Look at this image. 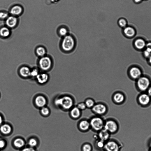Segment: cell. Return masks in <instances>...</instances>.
Segmentation results:
<instances>
[{"label":"cell","mask_w":151,"mask_h":151,"mask_svg":"<svg viewBox=\"0 0 151 151\" xmlns=\"http://www.w3.org/2000/svg\"><path fill=\"white\" fill-rule=\"evenodd\" d=\"M55 103L57 105L62 107L64 110H69L73 107L74 101L71 97L65 96L56 100Z\"/></svg>","instance_id":"6da1fadb"},{"label":"cell","mask_w":151,"mask_h":151,"mask_svg":"<svg viewBox=\"0 0 151 151\" xmlns=\"http://www.w3.org/2000/svg\"><path fill=\"white\" fill-rule=\"evenodd\" d=\"M76 42L73 37L71 35H67L64 37L62 43V47L64 51L69 52L75 48Z\"/></svg>","instance_id":"7a4b0ae2"},{"label":"cell","mask_w":151,"mask_h":151,"mask_svg":"<svg viewBox=\"0 0 151 151\" xmlns=\"http://www.w3.org/2000/svg\"><path fill=\"white\" fill-rule=\"evenodd\" d=\"M89 122L91 128L94 131L99 132L104 129L105 122L100 117H94Z\"/></svg>","instance_id":"3957f363"},{"label":"cell","mask_w":151,"mask_h":151,"mask_svg":"<svg viewBox=\"0 0 151 151\" xmlns=\"http://www.w3.org/2000/svg\"><path fill=\"white\" fill-rule=\"evenodd\" d=\"M149 79L145 77H141L137 80V84L139 89L142 91L148 89L150 85Z\"/></svg>","instance_id":"277c9868"},{"label":"cell","mask_w":151,"mask_h":151,"mask_svg":"<svg viewBox=\"0 0 151 151\" xmlns=\"http://www.w3.org/2000/svg\"><path fill=\"white\" fill-rule=\"evenodd\" d=\"M104 129L110 134L115 133L118 129V126L114 120H109L105 122Z\"/></svg>","instance_id":"5b68a950"},{"label":"cell","mask_w":151,"mask_h":151,"mask_svg":"<svg viewBox=\"0 0 151 151\" xmlns=\"http://www.w3.org/2000/svg\"><path fill=\"white\" fill-rule=\"evenodd\" d=\"M92 109L94 113L98 115L105 114L107 111V107L102 103L95 104Z\"/></svg>","instance_id":"8992f818"},{"label":"cell","mask_w":151,"mask_h":151,"mask_svg":"<svg viewBox=\"0 0 151 151\" xmlns=\"http://www.w3.org/2000/svg\"><path fill=\"white\" fill-rule=\"evenodd\" d=\"M40 68L44 71L48 70L51 67L52 62L51 59L47 57H42L39 62Z\"/></svg>","instance_id":"52a82bcc"},{"label":"cell","mask_w":151,"mask_h":151,"mask_svg":"<svg viewBox=\"0 0 151 151\" xmlns=\"http://www.w3.org/2000/svg\"><path fill=\"white\" fill-rule=\"evenodd\" d=\"M104 148L106 151H119V150L118 144L112 140H108L106 142Z\"/></svg>","instance_id":"ba28073f"},{"label":"cell","mask_w":151,"mask_h":151,"mask_svg":"<svg viewBox=\"0 0 151 151\" xmlns=\"http://www.w3.org/2000/svg\"><path fill=\"white\" fill-rule=\"evenodd\" d=\"M129 74L132 79L138 80L141 77L142 72L141 70L138 67H133L130 69Z\"/></svg>","instance_id":"9c48e42d"},{"label":"cell","mask_w":151,"mask_h":151,"mask_svg":"<svg viewBox=\"0 0 151 151\" xmlns=\"http://www.w3.org/2000/svg\"><path fill=\"white\" fill-rule=\"evenodd\" d=\"M110 134L108 131L104 129L99 132L97 136L99 139L106 143L109 140Z\"/></svg>","instance_id":"30bf717a"},{"label":"cell","mask_w":151,"mask_h":151,"mask_svg":"<svg viewBox=\"0 0 151 151\" xmlns=\"http://www.w3.org/2000/svg\"><path fill=\"white\" fill-rule=\"evenodd\" d=\"M79 129L82 131H87L91 128L89 121L86 120L80 121L78 124Z\"/></svg>","instance_id":"8fae6325"},{"label":"cell","mask_w":151,"mask_h":151,"mask_svg":"<svg viewBox=\"0 0 151 151\" xmlns=\"http://www.w3.org/2000/svg\"><path fill=\"white\" fill-rule=\"evenodd\" d=\"M81 111L77 107H73L71 110L70 114L73 119H78L81 115Z\"/></svg>","instance_id":"7c38bea8"},{"label":"cell","mask_w":151,"mask_h":151,"mask_svg":"<svg viewBox=\"0 0 151 151\" xmlns=\"http://www.w3.org/2000/svg\"><path fill=\"white\" fill-rule=\"evenodd\" d=\"M150 98L149 96L144 94L141 95L139 97V101L140 103L143 105H146L150 102Z\"/></svg>","instance_id":"4fadbf2b"},{"label":"cell","mask_w":151,"mask_h":151,"mask_svg":"<svg viewBox=\"0 0 151 151\" xmlns=\"http://www.w3.org/2000/svg\"><path fill=\"white\" fill-rule=\"evenodd\" d=\"M35 103L37 106L39 107H43L46 103L45 98L43 96H39L35 99Z\"/></svg>","instance_id":"5bb4252c"},{"label":"cell","mask_w":151,"mask_h":151,"mask_svg":"<svg viewBox=\"0 0 151 151\" xmlns=\"http://www.w3.org/2000/svg\"><path fill=\"white\" fill-rule=\"evenodd\" d=\"M17 19L14 16H10L7 18L6 24L9 27L13 28L15 27L17 23Z\"/></svg>","instance_id":"9a60e30c"},{"label":"cell","mask_w":151,"mask_h":151,"mask_svg":"<svg viewBox=\"0 0 151 151\" xmlns=\"http://www.w3.org/2000/svg\"><path fill=\"white\" fill-rule=\"evenodd\" d=\"M134 44L135 46L137 49L142 50L145 47L146 43L143 39L139 38L135 40Z\"/></svg>","instance_id":"2e32d148"},{"label":"cell","mask_w":151,"mask_h":151,"mask_svg":"<svg viewBox=\"0 0 151 151\" xmlns=\"http://www.w3.org/2000/svg\"><path fill=\"white\" fill-rule=\"evenodd\" d=\"M125 35L129 37H132L136 34V31L133 28L128 27H125L123 30Z\"/></svg>","instance_id":"e0dca14e"},{"label":"cell","mask_w":151,"mask_h":151,"mask_svg":"<svg viewBox=\"0 0 151 151\" xmlns=\"http://www.w3.org/2000/svg\"><path fill=\"white\" fill-rule=\"evenodd\" d=\"M36 78L38 82L41 84L46 83L48 79V75L45 73H39Z\"/></svg>","instance_id":"ac0fdd59"},{"label":"cell","mask_w":151,"mask_h":151,"mask_svg":"<svg viewBox=\"0 0 151 151\" xmlns=\"http://www.w3.org/2000/svg\"><path fill=\"white\" fill-rule=\"evenodd\" d=\"M31 71L30 69L27 66L21 67L20 70V75L23 77L27 78L30 76Z\"/></svg>","instance_id":"d6986e66"},{"label":"cell","mask_w":151,"mask_h":151,"mask_svg":"<svg viewBox=\"0 0 151 151\" xmlns=\"http://www.w3.org/2000/svg\"><path fill=\"white\" fill-rule=\"evenodd\" d=\"M123 94L120 93H116L113 96V99L115 103H119L122 102L124 100Z\"/></svg>","instance_id":"ffe728a7"},{"label":"cell","mask_w":151,"mask_h":151,"mask_svg":"<svg viewBox=\"0 0 151 151\" xmlns=\"http://www.w3.org/2000/svg\"><path fill=\"white\" fill-rule=\"evenodd\" d=\"M0 131L3 134H8L11 131L12 128L8 124H4L0 128Z\"/></svg>","instance_id":"44dd1931"},{"label":"cell","mask_w":151,"mask_h":151,"mask_svg":"<svg viewBox=\"0 0 151 151\" xmlns=\"http://www.w3.org/2000/svg\"><path fill=\"white\" fill-rule=\"evenodd\" d=\"M22 11V9L21 7L18 6H16L12 8L10 13L13 15H17L20 14Z\"/></svg>","instance_id":"7402d4cb"},{"label":"cell","mask_w":151,"mask_h":151,"mask_svg":"<svg viewBox=\"0 0 151 151\" xmlns=\"http://www.w3.org/2000/svg\"><path fill=\"white\" fill-rule=\"evenodd\" d=\"M24 141L22 139L18 138L15 139L14 142V144L16 148H20L24 145Z\"/></svg>","instance_id":"603a6c76"},{"label":"cell","mask_w":151,"mask_h":151,"mask_svg":"<svg viewBox=\"0 0 151 151\" xmlns=\"http://www.w3.org/2000/svg\"><path fill=\"white\" fill-rule=\"evenodd\" d=\"M10 34V30L7 27H3L0 30V35L3 37H8Z\"/></svg>","instance_id":"cb8c5ba5"},{"label":"cell","mask_w":151,"mask_h":151,"mask_svg":"<svg viewBox=\"0 0 151 151\" xmlns=\"http://www.w3.org/2000/svg\"><path fill=\"white\" fill-rule=\"evenodd\" d=\"M36 52L38 56L43 57L45 56L46 53V51L44 48L42 47H40L36 49Z\"/></svg>","instance_id":"d4e9b609"},{"label":"cell","mask_w":151,"mask_h":151,"mask_svg":"<svg viewBox=\"0 0 151 151\" xmlns=\"http://www.w3.org/2000/svg\"><path fill=\"white\" fill-rule=\"evenodd\" d=\"M85 103L87 108H92L95 104L94 100L90 98L86 100Z\"/></svg>","instance_id":"484cf974"},{"label":"cell","mask_w":151,"mask_h":151,"mask_svg":"<svg viewBox=\"0 0 151 151\" xmlns=\"http://www.w3.org/2000/svg\"><path fill=\"white\" fill-rule=\"evenodd\" d=\"M96 140L95 145L97 148L99 149L104 148L106 143L99 139Z\"/></svg>","instance_id":"4316f807"},{"label":"cell","mask_w":151,"mask_h":151,"mask_svg":"<svg viewBox=\"0 0 151 151\" xmlns=\"http://www.w3.org/2000/svg\"><path fill=\"white\" fill-rule=\"evenodd\" d=\"M118 24L120 27L122 28H125L127 27V22L125 19L121 18L119 20Z\"/></svg>","instance_id":"83f0119b"},{"label":"cell","mask_w":151,"mask_h":151,"mask_svg":"<svg viewBox=\"0 0 151 151\" xmlns=\"http://www.w3.org/2000/svg\"><path fill=\"white\" fill-rule=\"evenodd\" d=\"M92 148L91 145L89 143L85 144L82 147L83 151H91Z\"/></svg>","instance_id":"f1b7e54d"},{"label":"cell","mask_w":151,"mask_h":151,"mask_svg":"<svg viewBox=\"0 0 151 151\" xmlns=\"http://www.w3.org/2000/svg\"><path fill=\"white\" fill-rule=\"evenodd\" d=\"M68 31L67 29L65 28H62L59 30V34L60 35L64 37L67 36L68 34Z\"/></svg>","instance_id":"f546056e"},{"label":"cell","mask_w":151,"mask_h":151,"mask_svg":"<svg viewBox=\"0 0 151 151\" xmlns=\"http://www.w3.org/2000/svg\"><path fill=\"white\" fill-rule=\"evenodd\" d=\"M76 107L81 111L85 110L87 108L85 102L79 103Z\"/></svg>","instance_id":"4dcf8cb0"},{"label":"cell","mask_w":151,"mask_h":151,"mask_svg":"<svg viewBox=\"0 0 151 151\" xmlns=\"http://www.w3.org/2000/svg\"><path fill=\"white\" fill-rule=\"evenodd\" d=\"M29 144L31 147L34 148L36 146L37 142L36 140L34 138H32L29 140Z\"/></svg>","instance_id":"1f68e13d"},{"label":"cell","mask_w":151,"mask_h":151,"mask_svg":"<svg viewBox=\"0 0 151 151\" xmlns=\"http://www.w3.org/2000/svg\"><path fill=\"white\" fill-rule=\"evenodd\" d=\"M39 74L38 70L37 69H34L32 71H31L30 76L33 78L36 77Z\"/></svg>","instance_id":"d6a6232c"},{"label":"cell","mask_w":151,"mask_h":151,"mask_svg":"<svg viewBox=\"0 0 151 151\" xmlns=\"http://www.w3.org/2000/svg\"><path fill=\"white\" fill-rule=\"evenodd\" d=\"M41 113L44 115H48L49 113V109L46 107H43L41 110Z\"/></svg>","instance_id":"836d02e7"},{"label":"cell","mask_w":151,"mask_h":151,"mask_svg":"<svg viewBox=\"0 0 151 151\" xmlns=\"http://www.w3.org/2000/svg\"><path fill=\"white\" fill-rule=\"evenodd\" d=\"M8 16V15L6 13L3 12L0 13V19H5L7 18Z\"/></svg>","instance_id":"e575fe53"},{"label":"cell","mask_w":151,"mask_h":151,"mask_svg":"<svg viewBox=\"0 0 151 151\" xmlns=\"http://www.w3.org/2000/svg\"><path fill=\"white\" fill-rule=\"evenodd\" d=\"M143 55L145 57L148 58L151 55V53L145 49L143 52Z\"/></svg>","instance_id":"d590c367"},{"label":"cell","mask_w":151,"mask_h":151,"mask_svg":"<svg viewBox=\"0 0 151 151\" xmlns=\"http://www.w3.org/2000/svg\"><path fill=\"white\" fill-rule=\"evenodd\" d=\"M145 48V49L151 52V42H149L146 43Z\"/></svg>","instance_id":"8d00e7d4"},{"label":"cell","mask_w":151,"mask_h":151,"mask_svg":"<svg viewBox=\"0 0 151 151\" xmlns=\"http://www.w3.org/2000/svg\"><path fill=\"white\" fill-rule=\"evenodd\" d=\"M22 151H36V150L33 148L30 147L25 148Z\"/></svg>","instance_id":"74e56055"},{"label":"cell","mask_w":151,"mask_h":151,"mask_svg":"<svg viewBox=\"0 0 151 151\" xmlns=\"http://www.w3.org/2000/svg\"><path fill=\"white\" fill-rule=\"evenodd\" d=\"M6 145L5 142L2 140H0V149L4 148Z\"/></svg>","instance_id":"f35d334b"},{"label":"cell","mask_w":151,"mask_h":151,"mask_svg":"<svg viewBox=\"0 0 151 151\" xmlns=\"http://www.w3.org/2000/svg\"><path fill=\"white\" fill-rule=\"evenodd\" d=\"M148 95L151 96V86L148 89Z\"/></svg>","instance_id":"ab89813d"},{"label":"cell","mask_w":151,"mask_h":151,"mask_svg":"<svg viewBox=\"0 0 151 151\" xmlns=\"http://www.w3.org/2000/svg\"><path fill=\"white\" fill-rule=\"evenodd\" d=\"M135 2L136 3H139L141 2L142 0H134Z\"/></svg>","instance_id":"60d3db41"},{"label":"cell","mask_w":151,"mask_h":151,"mask_svg":"<svg viewBox=\"0 0 151 151\" xmlns=\"http://www.w3.org/2000/svg\"><path fill=\"white\" fill-rule=\"evenodd\" d=\"M3 122V119L2 117L0 115V125H1Z\"/></svg>","instance_id":"b9f144b4"},{"label":"cell","mask_w":151,"mask_h":151,"mask_svg":"<svg viewBox=\"0 0 151 151\" xmlns=\"http://www.w3.org/2000/svg\"><path fill=\"white\" fill-rule=\"evenodd\" d=\"M149 59V62L150 64H151V55L150 57L148 58Z\"/></svg>","instance_id":"7bdbcfd3"},{"label":"cell","mask_w":151,"mask_h":151,"mask_svg":"<svg viewBox=\"0 0 151 151\" xmlns=\"http://www.w3.org/2000/svg\"><path fill=\"white\" fill-rule=\"evenodd\" d=\"M150 146L151 148V143H150Z\"/></svg>","instance_id":"ee69618b"},{"label":"cell","mask_w":151,"mask_h":151,"mask_svg":"<svg viewBox=\"0 0 151 151\" xmlns=\"http://www.w3.org/2000/svg\"><path fill=\"white\" fill-rule=\"evenodd\" d=\"M150 151H151V150Z\"/></svg>","instance_id":"f6af8a7d"}]
</instances>
